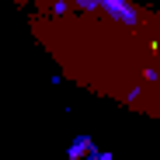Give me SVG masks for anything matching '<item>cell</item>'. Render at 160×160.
Here are the masks:
<instances>
[{
    "instance_id": "obj_1",
    "label": "cell",
    "mask_w": 160,
    "mask_h": 160,
    "mask_svg": "<svg viewBox=\"0 0 160 160\" xmlns=\"http://www.w3.org/2000/svg\"><path fill=\"white\" fill-rule=\"evenodd\" d=\"M84 146H87V136H80V139L73 143V150H70V153H73V157H80V153H84Z\"/></svg>"
}]
</instances>
